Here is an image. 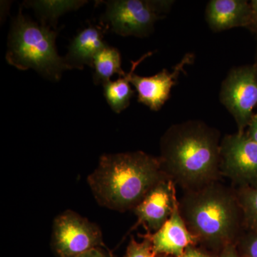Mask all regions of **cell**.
<instances>
[{
    "instance_id": "obj_11",
    "label": "cell",
    "mask_w": 257,
    "mask_h": 257,
    "mask_svg": "<svg viewBox=\"0 0 257 257\" xmlns=\"http://www.w3.org/2000/svg\"><path fill=\"white\" fill-rule=\"evenodd\" d=\"M146 236L151 241L157 256H179L190 245H197V239L180 215L178 205L158 231Z\"/></svg>"
},
{
    "instance_id": "obj_22",
    "label": "cell",
    "mask_w": 257,
    "mask_h": 257,
    "mask_svg": "<svg viewBox=\"0 0 257 257\" xmlns=\"http://www.w3.org/2000/svg\"><path fill=\"white\" fill-rule=\"evenodd\" d=\"M216 257H240L236 244H230L221 250Z\"/></svg>"
},
{
    "instance_id": "obj_21",
    "label": "cell",
    "mask_w": 257,
    "mask_h": 257,
    "mask_svg": "<svg viewBox=\"0 0 257 257\" xmlns=\"http://www.w3.org/2000/svg\"><path fill=\"white\" fill-rule=\"evenodd\" d=\"M77 257H114L109 251H106L102 247L92 248L87 252L82 253Z\"/></svg>"
},
{
    "instance_id": "obj_23",
    "label": "cell",
    "mask_w": 257,
    "mask_h": 257,
    "mask_svg": "<svg viewBox=\"0 0 257 257\" xmlns=\"http://www.w3.org/2000/svg\"><path fill=\"white\" fill-rule=\"evenodd\" d=\"M246 135L257 143V114L250 121L249 128Z\"/></svg>"
},
{
    "instance_id": "obj_8",
    "label": "cell",
    "mask_w": 257,
    "mask_h": 257,
    "mask_svg": "<svg viewBox=\"0 0 257 257\" xmlns=\"http://www.w3.org/2000/svg\"><path fill=\"white\" fill-rule=\"evenodd\" d=\"M220 97L236 119L238 133H243L257 104L256 69L247 67L231 71L223 83Z\"/></svg>"
},
{
    "instance_id": "obj_6",
    "label": "cell",
    "mask_w": 257,
    "mask_h": 257,
    "mask_svg": "<svg viewBox=\"0 0 257 257\" xmlns=\"http://www.w3.org/2000/svg\"><path fill=\"white\" fill-rule=\"evenodd\" d=\"M169 2L112 0L105 2L104 21L111 31L123 37H146L152 32L159 13Z\"/></svg>"
},
{
    "instance_id": "obj_1",
    "label": "cell",
    "mask_w": 257,
    "mask_h": 257,
    "mask_svg": "<svg viewBox=\"0 0 257 257\" xmlns=\"http://www.w3.org/2000/svg\"><path fill=\"white\" fill-rule=\"evenodd\" d=\"M219 135L198 121L174 125L161 140L162 171L184 191L192 190L221 177Z\"/></svg>"
},
{
    "instance_id": "obj_3",
    "label": "cell",
    "mask_w": 257,
    "mask_h": 257,
    "mask_svg": "<svg viewBox=\"0 0 257 257\" xmlns=\"http://www.w3.org/2000/svg\"><path fill=\"white\" fill-rule=\"evenodd\" d=\"M165 177L159 157L137 151L102 155L87 182L99 205L124 212Z\"/></svg>"
},
{
    "instance_id": "obj_19",
    "label": "cell",
    "mask_w": 257,
    "mask_h": 257,
    "mask_svg": "<svg viewBox=\"0 0 257 257\" xmlns=\"http://www.w3.org/2000/svg\"><path fill=\"white\" fill-rule=\"evenodd\" d=\"M140 242L133 238L130 240L124 257H157L150 239L145 235Z\"/></svg>"
},
{
    "instance_id": "obj_15",
    "label": "cell",
    "mask_w": 257,
    "mask_h": 257,
    "mask_svg": "<svg viewBox=\"0 0 257 257\" xmlns=\"http://www.w3.org/2000/svg\"><path fill=\"white\" fill-rule=\"evenodd\" d=\"M92 67L94 69L93 79L96 85H104L111 81L114 74H118L119 77L126 74L121 68V55L119 50L107 45L96 54L93 60Z\"/></svg>"
},
{
    "instance_id": "obj_13",
    "label": "cell",
    "mask_w": 257,
    "mask_h": 257,
    "mask_svg": "<svg viewBox=\"0 0 257 257\" xmlns=\"http://www.w3.org/2000/svg\"><path fill=\"white\" fill-rule=\"evenodd\" d=\"M106 45L100 27H87L71 42L64 60L69 69H83L84 66L92 67L94 57Z\"/></svg>"
},
{
    "instance_id": "obj_2",
    "label": "cell",
    "mask_w": 257,
    "mask_h": 257,
    "mask_svg": "<svg viewBox=\"0 0 257 257\" xmlns=\"http://www.w3.org/2000/svg\"><path fill=\"white\" fill-rule=\"evenodd\" d=\"M178 206L197 244L214 256L228 245L236 244L243 234L244 223L236 192L219 181L184 191Z\"/></svg>"
},
{
    "instance_id": "obj_10",
    "label": "cell",
    "mask_w": 257,
    "mask_h": 257,
    "mask_svg": "<svg viewBox=\"0 0 257 257\" xmlns=\"http://www.w3.org/2000/svg\"><path fill=\"white\" fill-rule=\"evenodd\" d=\"M194 60L192 54L184 56L182 61L174 67L172 72L163 69L152 77H141L134 74L131 84L138 94V101L143 103L153 111L160 110L170 97L171 89L176 84L181 72H184L186 65Z\"/></svg>"
},
{
    "instance_id": "obj_5",
    "label": "cell",
    "mask_w": 257,
    "mask_h": 257,
    "mask_svg": "<svg viewBox=\"0 0 257 257\" xmlns=\"http://www.w3.org/2000/svg\"><path fill=\"white\" fill-rule=\"evenodd\" d=\"M52 246L59 257H77L92 248L106 247L99 226L72 210L55 218Z\"/></svg>"
},
{
    "instance_id": "obj_7",
    "label": "cell",
    "mask_w": 257,
    "mask_h": 257,
    "mask_svg": "<svg viewBox=\"0 0 257 257\" xmlns=\"http://www.w3.org/2000/svg\"><path fill=\"white\" fill-rule=\"evenodd\" d=\"M221 176L239 187L257 186V143L244 133L225 136L220 146Z\"/></svg>"
},
{
    "instance_id": "obj_4",
    "label": "cell",
    "mask_w": 257,
    "mask_h": 257,
    "mask_svg": "<svg viewBox=\"0 0 257 257\" xmlns=\"http://www.w3.org/2000/svg\"><path fill=\"white\" fill-rule=\"evenodd\" d=\"M57 35L51 27L32 21L20 10L10 28L7 62L19 70L32 69L45 78L60 80L69 69L57 52Z\"/></svg>"
},
{
    "instance_id": "obj_18",
    "label": "cell",
    "mask_w": 257,
    "mask_h": 257,
    "mask_svg": "<svg viewBox=\"0 0 257 257\" xmlns=\"http://www.w3.org/2000/svg\"><path fill=\"white\" fill-rule=\"evenodd\" d=\"M236 246L240 257H257V230L243 233Z\"/></svg>"
},
{
    "instance_id": "obj_20",
    "label": "cell",
    "mask_w": 257,
    "mask_h": 257,
    "mask_svg": "<svg viewBox=\"0 0 257 257\" xmlns=\"http://www.w3.org/2000/svg\"><path fill=\"white\" fill-rule=\"evenodd\" d=\"M158 257V256H157ZM160 257H174V256H160ZM177 257H216L211 254L205 250L201 249L197 247V245H190L186 248L185 251L181 256Z\"/></svg>"
},
{
    "instance_id": "obj_24",
    "label": "cell",
    "mask_w": 257,
    "mask_h": 257,
    "mask_svg": "<svg viewBox=\"0 0 257 257\" xmlns=\"http://www.w3.org/2000/svg\"><path fill=\"white\" fill-rule=\"evenodd\" d=\"M251 8L252 20L257 22V0H253V1H251Z\"/></svg>"
},
{
    "instance_id": "obj_9",
    "label": "cell",
    "mask_w": 257,
    "mask_h": 257,
    "mask_svg": "<svg viewBox=\"0 0 257 257\" xmlns=\"http://www.w3.org/2000/svg\"><path fill=\"white\" fill-rule=\"evenodd\" d=\"M178 203L176 184L165 177L147 193L133 209L138 217L136 226L143 225L148 234L156 232L170 219Z\"/></svg>"
},
{
    "instance_id": "obj_14",
    "label": "cell",
    "mask_w": 257,
    "mask_h": 257,
    "mask_svg": "<svg viewBox=\"0 0 257 257\" xmlns=\"http://www.w3.org/2000/svg\"><path fill=\"white\" fill-rule=\"evenodd\" d=\"M152 54V52H148L138 60L133 61L131 69L128 73L122 77H119L116 80L109 81L103 85L106 102L115 113L119 114L130 106V101L135 94V91L130 86L132 76L135 74L134 72L139 64L147 57H150Z\"/></svg>"
},
{
    "instance_id": "obj_16",
    "label": "cell",
    "mask_w": 257,
    "mask_h": 257,
    "mask_svg": "<svg viewBox=\"0 0 257 257\" xmlns=\"http://www.w3.org/2000/svg\"><path fill=\"white\" fill-rule=\"evenodd\" d=\"M87 3L77 0H43V1H27L26 5L35 10L41 20V24L50 26L55 25L59 18L72 10H77Z\"/></svg>"
},
{
    "instance_id": "obj_17",
    "label": "cell",
    "mask_w": 257,
    "mask_h": 257,
    "mask_svg": "<svg viewBox=\"0 0 257 257\" xmlns=\"http://www.w3.org/2000/svg\"><path fill=\"white\" fill-rule=\"evenodd\" d=\"M236 192L242 211L244 226L257 230V186L239 187Z\"/></svg>"
},
{
    "instance_id": "obj_12",
    "label": "cell",
    "mask_w": 257,
    "mask_h": 257,
    "mask_svg": "<svg viewBox=\"0 0 257 257\" xmlns=\"http://www.w3.org/2000/svg\"><path fill=\"white\" fill-rule=\"evenodd\" d=\"M207 19L216 32L246 26L252 20L251 8L243 0H212L208 5Z\"/></svg>"
}]
</instances>
